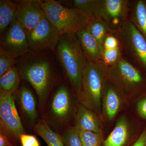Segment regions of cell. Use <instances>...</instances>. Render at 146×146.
Returning a JSON list of instances; mask_svg holds the SVG:
<instances>
[{
	"label": "cell",
	"instance_id": "cell-1",
	"mask_svg": "<svg viewBox=\"0 0 146 146\" xmlns=\"http://www.w3.org/2000/svg\"><path fill=\"white\" fill-rule=\"evenodd\" d=\"M51 53L30 51L16 61L22 80L28 84L36 94L40 115L50 93L61 78Z\"/></svg>",
	"mask_w": 146,
	"mask_h": 146
},
{
	"label": "cell",
	"instance_id": "cell-2",
	"mask_svg": "<svg viewBox=\"0 0 146 146\" xmlns=\"http://www.w3.org/2000/svg\"><path fill=\"white\" fill-rule=\"evenodd\" d=\"M72 87L61 78L47 99L44 108L40 115L54 131L59 133L72 126L74 121L80 102Z\"/></svg>",
	"mask_w": 146,
	"mask_h": 146
},
{
	"label": "cell",
	"instance_id": "cell-3",
	"mask_svg": "<svg viewBox=\"0 0 146 146\" xmlns=\"http://www.w3.org/2000/svg\"><path fill=\"white\" fill-rule=\"evenodd\" d=\"M55 53L67 81L78 98L81 91L82 73L89 61L76 34H61Z\"/></svg>",
	"mask_w": 146,
	"mask_h": 146
},
{
	"label": "cell",
	"instance_id": "cell-4",
	"mask_svg": "<svg viewBox=\"0 0 146 146\" xmlns=\"http://www.w3.org/2000/svg\"><path fill=\"white\" fill-rule=\"evenodd\" d=\"M42 8L45 16L61 34H76L87 27L92 19L83 11L66 7L55 0L43 1Z\"/></svg>",
	"mask_w": 146,
	"mask_h": 146
},
{
	"label": "cell",
	"instance_id": "cell-5",
	"mask_svg": "<svg viewBox=\"0 0 146 146\" xmlns=\"http://www.w3.org/2000/svg\"><path fill=\"white\" fill-rule=\"evenodd\" d=\"M102 65L105 78L120 92L133 94L146 84V78L140 70L122 56L114 65Z\"/></svg>",
	"mask_w": 146,
	"mask_h": 146
},
{
	"label": "cell",
	"instance_id": "cell-6",
	"mask_svg": "<svg viewBox=\"0 0 146 146\" xmlns=\"http://www.w3.org/2000/svg\"><path fill=\"white\" fill-rule=\"evenodd\" d=\"M105 80L101 63L88 62L82 73L81 91L78 98L84 106L99 114Z\"/></svg>",
	"mask_w": 146,
	"mask_h": 146
},
{
	"label": "cell",
	"instance_id": "cell-7",
	"mask_svg": "<svg viewBox=\"0 0 146 146\" xmlns=\"http://www.w3.org/2000/svg\"><path fill=\"white\" fill-rule=\"evenodd\" d=\"M115 34L135 64L146 70V39L129 19Z\"/></svg>",
	"mask_w": 146,
	"mask_h": 146
},
{
	"label": "cell",
	"instance_id": "cell-8",
	"mask_svg": "<svg viewBox=\"0 0 146 146\" xmlns=\"http://www.w3.org/2000/svg\"><path fill=\"white\" fill-rule=\"evenodd\" d=\"M0 129L19 145L20 136L26 133L13 94L0 91Z\"/></svg>",
	"mask_w": 146,
	"mask_h": 146
},
{
	"label": "cell",
	"instance_id": "cell-9",
	"mask_svg": "<svg viewBox=\"0 0 146 146\" xmlns=\"http://www.w3.org/2000/svg\"><path fill=\"white\" fill-rule=\"evenodd\" d=\"M61 34L44 15L36 27L27 35L31 51L55 52Z\"/></svg>",
	"mask_w": 146,
	"mask_h": 146
},
{
	"label": "cell",
	"instance_id": "cell-10",
	"mask_svg": "<svg viewBox=\"0 0 146 146\" xmlns=\"http://www.w3.org/2000/svg\"><path fill=\"white\" fill-rule=\"evenodd\" d=\"M25 82L13 94L21 119L29 129H34L40 119L38 102L35 93Z\"/></svg>",
	"mask_w": 146,
	"mask_h": 146
},
{
	"label": "cell",
	"instance_id": "cell-11",
	"mask_svg": "<svg viewBox=\"0 0 146 146\" xmlns=\"http://www.w3.org/2000/svg\"><path fill=\"white\" fill-rule=\"evenodd\" d=\"M129 1L127 0H99L98 18L106 23L113 33H116L129 20Z\"/></svg>",
	"mask_w": 146,
	"mask_h": 146
},
{
	"label": "cell",
	"instance_id": "cell-12",
	"mask_svg": "<svg viewBox=\"0 0 146 146\" xmlns=\"http://www.w3.org/2000/svg\"><path fill=\"white\" fill-rule=\"evenodd\" d=\"M0 49L16 59L30 51L26 33L17 19L1 35Z\"/></svg>",
	"mask_w": 146,
	"mask_h": 146
},
{
	"label": "cell",
	"instance_id": "cell-13",
	"mask_svg": "<svg viewBox=\"0 0 146 146\" xmlns=\"http://www.w3.org/2000/svg\"><path fill=\"white\" fill-rule=\"evenodd\" d=\"M41 0L18 1L16 19L23 27L27 35L34 29L44 15Z\"/></svg>",
	"mask_w": 146,
	"mask_h": 146
},
{
	"label": "cell",
	"instance_id": "cell-14",
	"mask_svg": "<svg viewBox=\"0 0 146 146\" xmlns=\"http://www.w3.org/2000/svg\"><path fill=\"white\" fill-rule=\"evenodd\" d=\"M76 35L88 61L95 63H101L102 48L90 33L88 26Z\"/></svg>",
	"mask_w": 146,
	"mask_h": 146
},
{
	"label": "cell",
	"instance_id": "cell-15",
	"mask_svg": "<svg viewBox=\"0 0 146 146\" xmlns=\"http://www.w3.org/2000/svg\"><path fill=\"white\" fill-rule=\"evenodd\" d=\"M130 126L128 121L122 116L117 121L115 127L107 138L103 141L102 146H128L131 143Z\"/></svg>",
	"mask_w": 146,
	"mask_h": 146
},
{
	"label": "cell",
	"instance_id": "cell-16",
	"mask_svg": "<svg viewBox=\"0 0 146 146\" xmlns=\"http://www.w3.org/2000/svg\"><path fill=\"white\" fill-rule=\"evenodd\" d=\"M74 125L80 130L101 133L99 119L94 111L80 102Z\"/></svg>",
	"mask_w": 146,
	"mask_h": 146
},
{
	"label": "cell",
	"instance_id": "cell-17",
	"mask_svg": "<svg viewBox=\"0 0 146 146\" xmlns=\"http://www.w3.org/2000/svg\"><path fill=\"white\" fill-rule=\"evenodd\" d=\"M120 92L105 79L102 97V104L106 117L110 121L115 118L121 107Z\"/></svg>",
	"mask_w": 146,
	"mask_h": 146
},
{
	"label": "cell",
	"instance_id": "cell-18",
	"mask_svg": "<svg viewBox=\"0 0 146 146\" xmlns=\"http://www.w3.org/2000/svg\"><path fill=\"white\" fill-rule=\"evenodd\" d=\"M129 19L146 39V1L138 0L131 7Z\"/></svg>",
	"mask_w": 146,
	"mask_h": 146
},
{
	"label": "cell",
	"instance_id": "cell-19",
	"mask_svg": "<svg viewBox=\"0 0 146 146\" xmlns=\"http://www.w3.org/2000/svg\"><path fill=\"white\" fill-rule=\"evenodd\" d=\"M21 82L19 70L14 66L0 76V91L13 94L19 89Z\"/></svg>",
	"mask_w": 146,
	"mask_h": 146
},
{
	"label": "cell",
	"instance_id": "cell-20",
	"mask_svg": "<svg viewBox=\"0 0 146 146\" xmlns=\"http://www.w3.org/2000/svg\"><path fill=\"white\" fill-rule=\"evenodd\" d=\"M33 131L48 146H65L60 134L52 129L42 119L39 120Z\"/></svg>",
	"mask_w": 146,
	"mask_h": 146
},
{
	"label": "cell",
	"instance_id": "cell-21",
	"mask_svg": "<svg viewBox=\"0 0 146 146\" xmlns=\"http://www.w3.org/2000/svg\"><path fill=\"white\" fill-rule=\"evenodd\" d=\"M17 4L10 0L0 1V35L17 16Z\"/></svg>",
	"mask_w": 146,
	"mask_h": 146
},
{
	"label": "cell",
	"instance_id": "cell-22",
	"mask_svg": "<svg viewBox=\"0 0 146 146\" xmlns=\"http://www.w3.org/2000/svg\"><path fill=\"white\" fill-rule=\"evenodd\" d=\"M88 27L90 33L103 49L104 43L108 35L113 33L106 23L100 18L91 19Z\"/></svg>",
	"mask_w": 146,
	"mask_h": 146
},
{
	"label": "cell",
	"instance_id": "cell-23",
	"mask_svg": "<svg viewBox=\"0 0 146 146\" xmlns=\"http://www.w3.org/2000/svg\"><path fill=\"white\" fill-rule=\"evenodd\" d=\"M69 1L72 7L83 11L92 18H98L99 0H73Z\"/></svg>",
	"mask_w": 146,
	"mask_h": 146
},
{
	"label": "cell",
	"instance_id": "cell-24",
	"mask_svg": "<svg viewBox=\"0 0 146 146\" xmlns=\"http://www.w3.org/2000/svg\"><path fill=\"white\" fill-rule=\"evenodd\" d=\"M60 134L65 146H82L80 130L74 125L66 128Z\"/></svg>",
	"mask_w": 146,
	"mask_h": 146
},
{
	"label": "cell",
	"instance_id": "cell-25",
	"mask_svg": "<svg viewBox=\"0 0 146 146\" xmlns=\"http://www.w3.org/2000/svg\"><path fill=\"white\" fill-rule=\"evenodd\" d=\"M80 134L82 146H102L101 133L80 130Z\"/></svg>",
	"mask_w": 146,
	"mask_h": 146
},
{
	"label": "cell",
	"instance_id": "cell-26",
	"mask_svg": "<svg viewBox=\"0 0 146 146\" xmlns=\"http://www.w3.org/2000/svg\"><path fill=\"white\" fill-rule=\"evenodd\" d=\"M122 46L113 48L103 50L102 60L104 66H110L117 62L122 56Z\"/></svg>",
	"mask_w": 146,
	"mask_h": 146
},
{
	"label": "cell",
	"instance_id": "cell-27",
	"mask_svg": "<svg viewBox=\"0 0 146 146\" xmlns=\"http://www.w3.org/2000/svg\"><path fill=\"white\" fill-rule=\"evenodd\" d=\"M17 59L0 49V76L8 70L16 66Z\"/></svg>",
	"mask_w": 146,
	"mask_h": 146
},
{
	"label": "cell",
	"instance_id": "cell-28",
	"mask_svg": "<svg viewBox=\"0 0 146 146\" xmlns=\"http://www.w3.org/2000/svg\"><path fill=\"white\" fill-rule=\"evenodd\" d=\"M20 143L21 146H40L39 141L35 136L26 133L20 136Z\"/></svg>",
	"mask_w": 146,
	"mask_h": 146
},
{
	"label": "cell",
	"instance_id": "cell-29",
	"mask_svg": "<svg viewBox=\"0 0 146 146\" xmlns=\"http://www.w3.org/2000/svg\"><path fill=\"white\" fill-rule=\"evenodd\" d=\"M19 145L5 131L0 129V146H18Z\"/></svg>",
	"mask_w": 146,
	"mask_h": 146
},
{
	"label": "cell",
	"instance_id": "cell-30",
	"mask_svg": "<svg viewBox=\"0 0 146 146\" xmlns=\"http://www.w3.org/2000/svg\"><path fill=\"white\" fill-rule=\"evenodd\" d=\"M136 108L141 117L146 119V98L139 101L137 103Z\"/></svg>",
	"mask_w": 146,
	"mask_h": 146
},
{
	"label": "cell",
	"instance_id": "cell-31",
	"mask_svg": "<svg viewBox=\"0 0 146 146\" xmlns=\"http://www.w3.org/2000/svg\"><path fill=\"white\" fill-rule=\"evenodd\" d=\"M130 146H146V128Z\"/></svg>",
	"mask_w": 146,
	"mask_h": 146
}]
</instances>
